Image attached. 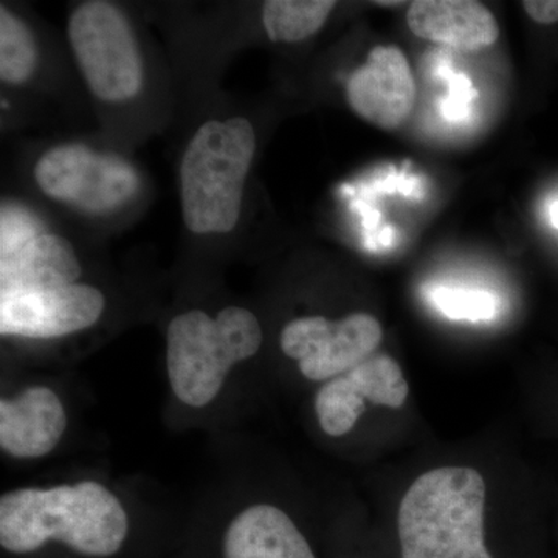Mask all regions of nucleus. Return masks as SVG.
Listing matches in <instances>:
<instances>
[{
	"label": "nucleus",
	"mask_w": 558,
	"mask_h": 558,
	"mask_svg": "<svg viewBox=\"0 0 558 558\" xmlns=\"http://www.w3.org/2000/svg\"><path fill=\"white\" fill-rule=\"evenodd\" d=\"M130 531L119 498L95 481L17 488L0 498V546L13 557L60 546L75 558H117Z\"/></svg>",
	"instance_id": "obj_1"
},
{
	"label": "nucleus",
	"mask_w": 558,
	"mask_h": 558,
	"mask_svg": "<svg viewBox=\"0 0 558 558\" xmlns=\"http://www.w3.org/2000/svg\"><path fill=\"white\" fill-rule=\"evenodd\" d=\"M486 483L475 469L418 476L400 502L399 558H498L486 535Z\"/></svg>",
	"instance_id": "obj_2"
},
{
	"label": "nucleus",
	"mask_w": 558,
	"mask_h": 558,
	"mask_svg": "<svg viewBox=\"0 0 558 558\" xmlns=\"http://www.w3.org/2000/svg\"><path fill=\"white\" fill-rule=\"evenodd\" d=\"M255 149V130L242 117L209 120L196 131L180 161V201L190 231L226 234L238 226Z\"/></svg>",
	"instance_id": "obj_3"
},
{
	"label": "nucleus",
	"mask_w": 558,
	"mask_h": 558,
	"mask_svg": "<svg viewBox=\"0 0 558 558\" xmlns=\"http://www.w3.org/2000/svg\"><path fill=\"white\" fill-rule=\"evenodd\" d=\"M263 344V329L252 312L223 307L216 317L189 311L167 330V366L172 391L190 407L208 405L236 363L252 359Z\"/></svg>",
	"instance_id": "obj_4"
},
{
	"label": "nucleus",
	"mask_w": 558,
	"mask_h": 558,
	"mask_svg": "<svg viewBox=\"0 0 558 558\" xmlns=\"http://www.w3.org/2000/svg\"><path fill=\"white\" fill-rule=\"evenodd\" d=\"M69 39L95 97L126 101L142 89L143 64L124 14L109 2H86L69 20Z\"/></svg>",
	"instance_id": "obj_5"
},
{
	"label": "nucleus",
	"mask_w": 558,
	"mask_h": 558,
	"mask_svg": "<svg viewBox=\"0 0 558 558\" xmlns=\"http://www.w3.org/2000/svg\"><path fill=\"white\" fill-rule=\"evenodd\" d=\"M40 191L87 213H108L137 193L138 175L126 160L81 145L47 150L35 167Z\"/></svg>",
	"instance_id": "obj_6"
},
{
	"label": "nucleus",
	"mask_w": 558,
	"mask_h": 558,
	"mask_svg": "<svg viewBox=\"0 0 558 558\" xmlns=\"http://www.w3.org/2000/svg\"><path fill=\"white\" fill-rule=\"evenodd\" d=\"M384 330L369 314H351L339 322L325 317L292 319L281 332V349L299 362L306 379L332 380L374 355Z\"/></svg>",
	"instance_id": "obj_7"
},
{
	"label": "nucleus",
	"mask_w": 558,
	"mask_h": 558,
	"mask_svg": "<svg viewBox=\"0 0 558 558\" xmlns=\"http://www.w3.org/2000/svg\"><path fill=\"white\" fill-rule=\"evenodd\" d=\"M105 296L87 284L2 290L0 333L25 339H58L94 326L105 311Z\"/></svg>",
	"instance_id": "obj_8"
},
{
	"label": "nucleus",
	"mask_w": 558,
	"mask_h": 558,
	"mask_svg": "<svg viewBox=\"0 0 558 558\" xmlns=\"http://www.w3.org/2000/svg\"><path fill=\"white\" fill-rule=\"evenodd\" d=\"M409 398V384L402 368L387 354H374L355 368L326 381L315 398L319 427L332 438L348 435L355 427L365 400L374 405L400 409Z\"/></svg>",
	"instance_id": "obj_9"
},
{
	"label": "nucleus",
	"mask_w": 558,
	"mask_h": 558,
	"mask_svg": "<svg viewBox=\"0 0 558 558\" xmlns=\"http://www.w3.org/2000/svg\"><path fill=\"white\" fill-rule=\"evenodd\" d=\"M347 97L363 120L395 131L405 123L416 102V83L403 51L396 46H377L368 60L349 76Z\"/></svg>",
	"instance_id": "obj_10"
},
{
	"label": "nucleus",
	"mask_w": 558,
	"mask_h": 558,
	"mask_svg": "<svg viewBox=\"0 0 558 558\" xmlns=\"http://www.w3.org/2000/svg\"><path fill=\"white\" fill-rule=\"evenodd\" d=\"M68 428V414L57 392L33 387L0 400V446L14 458L49 454Z\"/></svg>",
	"instance_id": "obj_11"
},
{
	"label": "nucleus",
	"mask_w": 558,
	"mask_h": 558,
	"mask_svg": "<svg viewBox=\"0 0 558 558\" xmlns=\"http://www.w3.org/2000/svg\"><path fill=\"white\" fill-rule=\"evenodd\" d=\"M220 558H318L310 539L284 510L256 505L230 521Z\"/></svg>",
	"instance_id": "obj_12"
},
{
	"label": "nucleus",
	"mask_w": 558,
	"mask_h": 558,
	"mask_svg": "<svg viewBox=\"0 0 558 558\" xmlns=\"http://www.w3.org/2000/svg\"><path fill=\"white\" fill-rule=\"evenodd\" d=\"M407 24L417 38L462 51L487 49L499 38L494 14L483 3L472 0L411 2Z\"/></svg>",
	"instance_id": "obj_13"
},
{
	"label": "nucleus",
	"mask_w": 558,
	"mask_h": 558,
	"mask_svg": "<svg viewBox=\"0 0 558 558\" xmlns=\"http://www.w3.org/2000/svg\"><path fill=\"white\" fill-rule=\"evenodd\" d=\"M81 264L72 244L53 233H39L2 252L0 292L76 284Z\"/></svg>",
	"instance_id": "obj_14"
},
{
	"label": "nucleus",
	"mask_w": 558,
	"mask_h": 558,
	"mask_svg": "<svg viewBox=\"0 0 558 558\" xmlns=\"http://www.w3.org/2000/svg\"><path fill=\"white\" fill-rule=\"evenodd\" d=\"M336 7L330 0H270L264 3V28L274 43H300L315 35Z\"/></svg>",
	"instance_id": "obj_15"
},
{
	"label": "nucleus",
	"mask_w": 558,
	"mask_h": 558,
	"mask_svg": "<svg viewBox=\"0 0 558 558\" xmlns=\"http://www.w3.org/2000/svg\"><path fill=\"white\" fill-rule=\"evenodd\" d=\"M36 65V46L31 31L7 7L0 9V78L25 83Z\"/></svg>",
	"instance_id": "obj_16"
},
{
	"label": "nucleus",
	"mask_w": 558,
	"mask_h": 558,
	"mask_svg": "<svg viewBox=\"0 0 558 558\" xmlns=\"http://www.w3.org/2000/svg\"><path fill=\"white\" fill-rule=\"evenodd\" d=\"M433 306L451 319H468V322H486L495 317L498 301L492 293L483 290H464L440 288L429 292Z\"/></svg>",
	"instance_id": "obj_17"
},
{
	"label": "nucleus",
	"mask_w": 558,
	"mask_h": 558,
	"mask_svg": "<svg viewBox=\"0 0 558 558\" xmlns=\"http://www.w3.org/2000/svg\"><path fill=\"white\" fill-rule=\"evenodd\" d=\"M521 5L537 24L553 25L558 22V0H524Z\"/></svg>",
	"instance_id": "obj_18"
},
{
	"label": "nucleus",
	"mask_w": 558,
	"mask_h": 558,
	"mask_svg": "<svg viewBox=\"0 0 558 558\" xmlns=\"http://www.w3.org/2000/svg\"><path fill=\"white\" fill-rule=\"evenodd\" d=\"M550 220H553L554 226L558 229V202L550 207Z\"/></svg>",
	"instance_id": "obj_19"
},
{
	"label": "nucleus",
	"mask_w": 558,
	"mask_h": 558,
	"mask_svg": "<svg viewBox=\"0 0 558 558\" xmlns=\"http://www.w3.org/2000/svg\"><path fill=\"white\" fill-rule=\"evenodd\" d=\"M377 5H380V7H385V5L398 7V5H403V2H377Z\"/></svg>",
	"instance_id": "obj_20"
}]
</instances>
